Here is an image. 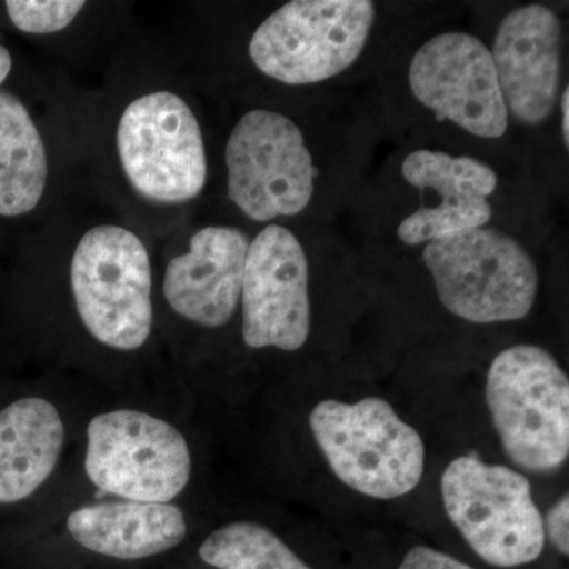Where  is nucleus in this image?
Segmentation results:
<instances>
[{
    "mask_svg": "<svg viewBox=\"0 0 569 569\" xmlns=\"http://www.w3.org/2000/svg\"><path fill=\"white\" fill-rule=\"evenodd\" d=\"M309 422L329 467L356 492L391 500L411 492L421 481L422 438L387 400H323L313 408Z\"/></svg>",
    "mask_w": 569,
    "mask_h": 569,
    "instance_id": "f257e3e1",
    "label": "nucleus"
},
{
    "mask_svg": "<svg viewBox=\"0 0 569 569\" xmlns=\"http://www.w3.org/2000/svg\"><path fill=\"white\" fill-rule=\"evenodd\" d=\"M486 400L505 452L533 473L559 470L569 455V381L552 355L516 346L493 359Z\"/></svg>",
    "mask_w": 569,
    "mask_h": 569,
    "instance_id": "f03ea898",
    "label": "nucleus"
},
{
    "mask_svg": "<svg viewBox=\"0 0 569 569\" xmlns=\"http://www.w3.org/2000/svg\"><path fill=\"white\" fill-rule=\"evenodd\" d=\"M422 260L445 309L470 323L522 320L537 299V264L503 231L475 228L427 242Z\"/></svg>",
    "mask_w": 569,
    "mask_h": 569,
    "instance_id": "7ed1b4c3",
    "label": "nucleus"
},
{
    "mask_svg": "<svg viewBox=\"0 0 569 569\" xmlns=\"http://www.w3.org/2000/svg\"><path fill=\"white\" fill-rule=\"evenodd\" d=\"M441 497L456 529L492 567L516 568L541 557L545 519L523 475L489 466L471 452L449 463Z\"/></svg>",
    "mask_w": 569,
    "mask_h": 569,
    "instance_id": "20e7f679",
    "label": "nucleus"
},
{
    "mask_svg": "<svg viewBox=\"0 0 569 569\" xmlns=\"http://www.w3.org/2000/svg\"><path fill=\"white\" fill-rule=\"evenodd\" d=\"M71 291L82 323L103 346L133 351L152 329V272L137 234L100 224L82 236L70 268Z\"/></svg>",
    "mask_w": 569,
    "mask_h": 569,
    "instance_id": "39448f33",
    "label": "nucleus"
},
{
    "mask_svg": "<svg viewBox=\"0 0 569 569\" xmlns=\"http://www.w3.org/2000/svg\"><path fill=\"white\" fill-rule=\"evenodd\" d=\"M376 22L370 0H295L254 31L250 58L283 84H316L353 66Z\"/></svg>",
    "mask_w": 569,
    "mask_h": 569,
    "instance_id": "423d86ee",
    "label": "nucleus"
},
{
    "mask_svg": "<svg viewBox=\"0 0 569 569\" xmlns=\"http://www.w3.org/2000/svg\"><path fill=\"white\" fill-rule=\"evenodd\" d=\"M86 473L103 492L141 503H168L189 485L186 437L146 411L100 413L88 426Z\"/></svg>",
    "mask_w": 569,
    "mask_h": 569,
    "instance_id": "0eeeda50",
    "label": "nucleus"
},
{
    "mask_svg": "<svg viewBox=\"0 0 569 569\" xmlns=\"http://www.w3.org/2000/svg\"><path fill=\"white\" fill-rule=\"evenodd\" d=\"M118 151L133 189L148 200L186 203L204 189L203 133L189 104L173 92L148 93L126 108Z\"/></svg>",
    "mask_w": 569,
    "mask_h": 569,
    "instance_id": "6e6552de",
    "label": "nucleus"
},
{
    "mask_svg": "<svg viewBox=\"0 0 569 569\" xmlns=\"http://www.w3.org/2000/svg\"><path fill=\"white\" fill-rule=\"evenodd\" d=\"M228 197L249 219L269 222L305 211L317 170L305 134L287 116L253 110L227 142Z\"/></svg>",
    "mask_w": 569,
    "mask_h": 569,
    "instance_id": "1a4fd4ad",
    "label": "nucleus"
},
{
    "mask_svg": "<svg viewBox=\"0 0 569 569\" xmlns=\"http://www.w3.org/2000/svg\"><path fill=\"white\" fill-rule=\"evenodd\" d=\"M408 82L440 121L486 140L507 133L509 114L492 54L477 37L443 32L426 41L411 59Z\"/></svg>",
    "mask_w": 569,
    "mask_h": 569,
    "instance_id": "9d476101",
    "label": "nucleus"
},
{
    "mask_svg": "<svg viewBox=\"0 0 569 569\" xmlns=\"http://www.w3.org/2000/svg\"><path fill=\"white\" fill-rule=\"evenodd\" d=\"M242 337L250 348L299 350L310 335L309 263L301 242L268 224L247 252Z\"/></svg>",
    "mask_w": 569,
    "mask_h": 569,
    "instance_id": "9b49d317",
    "label": "nucleus"
},
{
    "mask_svg": "<svg viewBox=\"0 0 569 569\" xmlns=\"http://www.w3.org/2000/svg\"><path fill=\"white\" fill-rule=\"evenodd\" d=\"M490 54L508 114L526 126L545 122L560 96L559 17L538 3L512 10L498 26Z\"/></svg>",
    "mask_w": 569,
    "mask_h": 569,
    "instance_id": "f8f14e48",
    "label": "nucleus"
},
{
    "mask_svg": "<svg viewBox=\"0 0 569 569\" xmlns=\"http://www.w3.org/2000/svg\"><path fill=\"white\" fill-rule=\"evenodd\" d=\"M403 179L419 190H433L440 204L421 208L397 228V238L407 246L427 244L460 231L482 228L492 219L488 198L497 189V174L471 157L447 152H411L402 163Z\"/></svg>",
    "mask_w": 569,
    "mask_h": 569,
    "instance_id": "ddd939ff",
    "label": "nucleus"
},
{
    "mask_svg": "<svg viewBox=\"0 0 569 569\" xmlns=\"http://www.w3.org/2000/svg\"><path fill=\"white\" fill-rule=\"evenodd\" d=\"M249 239L231 227H206L170 261L163 295L178 316L204 328L227 325L238 309Z\"/></svg>",
    "mask_w": 569,
    "mask_h": 569,
    "instance_id": "4468645a",
    "label": "nucleus"
},
{
    "mask_svg": "<svg viewBox=\"0 0 569 569\" xmlns=\"http://www.w3.org/2000/svg\"><path fill=\"white\" fill-rule=\"evenodd\" d=\"M67 530L81 548L116 560H142L181 545L187 535L181 508L171 503L112 501L71 512Z\"/></svg>",
    "mask_w": 569,
    "mask_h": 569,
    "instance_id": "2eb2a0df",
    "label": "nucleus"
},
{
    "mask_svg": "<svg viewBox=\"0 0 569 569\" xmlns=\"http://www.w3.org/2000/svg\"><path fill=\"white\" fill-rule=\"evenodd\" d=\"M66 427L58 408L22 397L0 410V505L36 493L58 467Z\"/></svg>",
    "mask_w": 569,
    "mask_h": 569,
    "instance_id": "dca6fc26",
    "label": "nucleus"
},
{
    "mask_svg": "<svg viewBox=\"0 0 569 569\" xmlns=\"http://www.w3.org/2000/svg\"><path fill=\"white\" fill-rule=\"evenodd\" d=\"M47 179V151L39 129L18 97L0 91V216L36 209Z\"/></svg>",
    "mask_w": 569,
    "mask_h": 569,
    "instance_id": "f3484780",
    "label": "nucleus"
},
{
    "mask_svg": "<svg viewBox=\"0 0 569 569\" xmlns=\"http://www.w3.org/2000/svg\"><path fill=\"white\" fill-rule=\"evenodd\" d=\"M198 553L217 569H312L282 539L254 522L228 523L212 531Z\"/></svg>",
    "mask_w": 569,
    "mask_h": 569,
    "instance_id": "a211bd4d",
    "label": "nucleus"
},
{
    "mask_svg": "<svg viewBox=\"0 0 569 569\" xmlns=\"http://www.w3.org/2000/svg\"><path fill=\"white\" fill-rule=\"evenodd\" d=\"M80 0H9L7 13L22 32L51 33L66 29L80 13Z\"/></svg>",
    "mask_w": 569,
    "mask_h": 569,
    "instance_id": "6ab92c4d",
    "label": "nucleus"
},
{
    "mask_svg": "<svg viewBox=\"0 0 569 569\" xmlns=\"http://www.w3.org/2000/svg\"><path fill=\"white\" fill-rule=\"evenodd\" d=\"M399 569H475L441 550L418 546L408 550Z\"/></svg>",
    "mask_w": 569,
    "mask_h": 569,
    "instance_id": "aec40b11",
    "label": "nucleus"
},
{
    "mask_svg": "<svg viewBox=\"0 0 569 569\" xmlns=\"http://www.w3.org/2000/svg\"><path fill=\"white\" fill-rule=\"evenodd\" d=\"M545 531H548L550 542L559 550L561 556L569 553V501L568 496L561 498L548 512L545 520Z\"/></svg>",
    "mask_w": 569,
    "mask_h": 569,
    "instance_id": "412c9836",
    "label": "nucleus"
},
{
    "mask_svg": "<svg viewBox=\"0 0 569 569\" xmlns=\"http://www.w3.org/2000/svg\"><path fill=\"white\" fill-rule=\"evenodd\" d=\"M561 137H563L565 146L569 144V122H568V112H569V89H563L561 92Z\"/></svg>",
    "mask_w": 569,
    "mask_h": 569,
    "instance_id": "4be33fe9",
    "label": "nucleus"
},
{
    "mask_svg": "<svg viewBox=\"0 0 569 569\" xmlns=\"http://www.w3.org/2000/svg\"><path fill=\"white\" fill-rule=\"evenodd\" d=\"M11 70V56L6 48L0 47V84L7 80Z\"/></svg>",
    "mask_w": 569,
    "mask_h": 569,
    "instance_id": "5701e85b",
    "label": "nucleus"
}]
</instances>
